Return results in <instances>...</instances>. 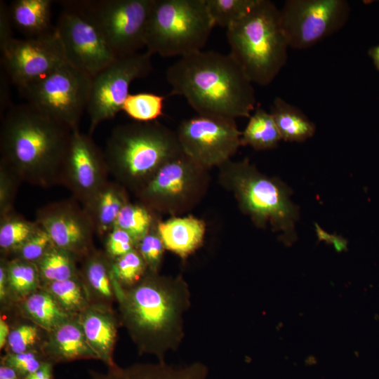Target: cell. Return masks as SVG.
Wrapping results in <instances>:
<instances>
[{
  "mask_svg": "<svg viewBox=\"0 0 379 379\" xmlns=\"http://www.w3.org/2000/svg\"><path fill=\"white\" fill-rule=\"evenodd\" d=\"M10 79L6 73L3 71V74H1V111L4 110L5 108L8 106V80Z\"/></svg>",
  "mask_w": 379,
  "mask_h": 379,
  "instance_id": "45",
  "label": "cell"
},
{
  "mask_svg": "<svg viewBox=\"0 0 379 379\" xmlns=\"http://www.w3.org/2000/svg\"><path fill=\"white\" fill-rule=\"evenodd\" d=\"M279 11L289 47L305 49L342 29L350 6L345 0H287Z\"/></svg>",
  "mask_w": 379,
  "mask_h": 379,
  "instance_id": "11",
  "label": "cell"
},
{
  "mask_svg": "<svg viewBox=\"0 0 379 379\" xmlns=\"http://www.w3.org/2000/svg\"><path fill=\"white\" fill-rule=\"evenodd\" d=\"M4 259L10 300L20 302L41 288L36 263L18 258Z\"/></svg>",
  "mask_w": 379,
  "mask_h": 379,
  "instance_id": "27",
  "label": "cell"
},
{
  "mask_svg": "<svg viewBox=\"0 0 379 379\" xmlns=\"http://www.w3.org/2000/svg\"><path fill=\"white\" fill-rule=\"evenodd\" d=\"M159 234L166 250L187 258L203 244L205 222L193 215L172 216L157 222Z\"/></svg>",
  "mask_w": 379,
  "mask_h": 379,
  "instance_id": "21",
  "label": "cell"
},
{
  "mask_svg": "<svg viewBox=\"0 0 379 379\" xmlns=\"http://www.w3.org/2000/svg\"><path fill=\"white\" fill-rule=\"evenodd\" d=\"M227 29L230 55L252 83L270 84L286 65L289 47L280 11L269 0L252 8Z\"/></svg>",
  "mask_w": 379,
  "mask_h": 379,
  "instance_id": "6",
  "label": "cell"
},
{
  "mask_svg": "<svg viewBox=\"0 0 379 379\" xmlns=\"http://www.w3.org/2000/svg\"><path fill=\"white\" fill-rule=\"evenodd\" d=\"M120 324L127 331L140 354L165 361L175 351L184 333V315L190 306V291L182 276L147 272L135 285L114 284Z\"/></svg>",
  "mask_w": 379,
  "mask_h": 379,
  "instance_id": "1",
  "label": "cell"
},
{
  "mask_svg": "<svg viewBox=\"0 0 379 379\" xmlns=\"http://www.w3.org/2000/svg\"><path fill=\"white\" fill-rule=\"evenodd\" d=\"M36 221L27 220L13 211L0 218V248L1 252L12 254L38 229Z\"/></svg>",
  "mask_w": 379,
  "mask_h": 379,
  "instance_id": "31",
  "label": "cell"
},
{
  "mask_svg": "<svg viewBox=\"0 0 379 379\" xmlns=\"http://www.w3.org/2000/svg\"><path fill=\"white\" fill-rule=\"evenodd\" d=\"M83 260L79 276L91 304L112 307L116 300L112 260L105 251L95 249Z\"/></svg>",
  "mask_w": 379,
  "mask_h": 379,
  "instance_id": "22",
  "label": "cell"
},
{
  "mask_svg": "<svg viewBox=\"0 0 379 379\" xmlns=\"http://www.w3.org/2000/svg\"><path fill=\"white\" fill-rule=\"evenodd\" d=\"M77 317L86 340L98 359L107 367L115 365L114 351L120 322L112 307L91 304Z\"/></svg>",
  "mask_w": 379,
  "mask_h": 379,
  "instance_id": "18",
  "label": "cell"
},
{
  "mask_svg": "<svg viewBox=\"0 0 379 379\" xmlns=\"http://www.w3.org/2000/svg\"><path fill=\"white\" fill-rule=\"evenodd\" d=\"M165 98L164 96L153 93H130L121 111L137 122L154 121L164 114Z\"/></svg>",
  "mask_w": 379,
  "mask_h": 379,
  "instance_id": "33",
  "label": "cell"
},
{
  "mask_svg": "<svg viewBox=\"0 0 379 379\" xmlns=\"http://www.w3.org/2000/svg\"><path fill=\"white\" fill-rule=\"evenodd\" d=\"M1 54L4 71L19 88L67 62L55 29L36 37L13 38L1 50Z\"/></svg>",
  "mask_w": 379,
  "mask_h": 379,
  "instance_id": "16",
  "label": "cell"
},
{
  "mask_svg": "<svg viewBox=\"0 0 379 379\" xmlns=\"http://www.w3.org/2000/svg\"><path fill=\"white\" fill-rule=\"evenodd\" d=\"M181 153L176 133L157 121L117 126L104 151L109 173L134 194Z\"/></svg>",
  "mask_w": 379,
  "mask_h": 379,
  "instance_id": "4",
  "label": "cell"
},
{
  "mask_svg": "<svg viewBox=\"0 0 379 379\" xmlns=\"http://www.w3.org/2000/svg\"><path fill=\"white\" fill-rule=\"evenodd\" d=\"M105 238V253L112 261L136 247V243L133 237L124 230L116 227Z\"/></svg>",
  "mask_w": 379,
  "mask_h": 379,
  "instance_id": "41",
  "label": "cell"
},
{
  "mask_svg": "<svg viewBox=\"0 0 379 379\" xmlns=\"http://www.w3.org/2000/svg\"><path fill=\"white\" fill-rule=\"evenodd\" d=\"M208 368L199 361L173 366L165 361L138 363L126 367L117 364L102 372L90 371L89 379H206Z\"/></svg>",
  "mask_w": 379,
  "mask_h": 379,
  "instance_id": "20",
  "label": "cell"
},
{
  "mask_svg": "<svg viewBox=\"0 0 379 379\" xmlns=\"http://www.w3.org/2000/svg\"><path fill=\"white\" fill-rule=\"evenodd\" d=\"M151 57L145 51L117 58L92 78L86 109L90 119L89 135L100 123L114 118L121 111L130 95L131 83L151 72Z\"/></svg>",
  "mask_w": 379,
  "mask_h": 379,
  "instance_id": "12",
  "label": "cell"
},
{
  "mask_svg": "<svg viewBox=\"0 0 379 379\" xmlns=\"http://www.w3.org/2000/svg\"><path fill=\"white\" fill-rule=\"evenodd\" d=\"M114 282L131 287L140 281L147 272V265L136 248L112 261Z\"/></svg>",
  "mask_w": 379,
  "mask_h": 379,
  "instance_id": "34",
  "label": "cell"
},
{
  "mask_svg": "<svg viewBox=\"0 0 379 379\" xmlns=\"http://www.w3.org/2000/svg\"><path fill=\"white\" fill-rule=\"evenodd\" d=\"M171 95H180L198 114L234 119L255 108L253 83L230 54L199 51L169 66Z\"/></svg>",
  "mask_w": 379,
  "mask_h": 379,
  "instance_id": "2",
  "label": "cell"
},
{
  "mask_svg": "<svg viewBox=\"0 0 379 379\" xmlns=\"http://www.w3.org/2000/svg\"><path fill=\"white\" fill-rule=\"evenodd\" d=\"M41 352L55 364L79 359H98L85 337L78 317H70L47 332Z\"/></svg>",
  "mask_w": 379,
  "mask_h": 379,
  "instance_id": "19",
  "label": "cell"
},
{
  "mask_svg": "<svg viewBox=\"0 0 379 379\" xmlns=\"http://www.w3.org/2000/svg\"><path fill=\"white\" fill-rule=\"evenodd\" d=\"M21 182L13 171L0 162V218L14 211V201Z\"/></svg>",
  "mask_w": 379,
  "mask_h": 379,
  "instance_id": "39",
  "label": "cell"
},
{
  "mask_svg": "<svg viewBox=\"0 0 379 379\" xmlns=\"http://www.w3.org/2000/svg\"><path fill=\"white\" fill-rule=\"evenodd\" d=\"M20 303L22 314L46 332L52 331L70 317L41 286Z\"/></svg>",
  "mask_w": 379,
  "mask_h": 379,
  "instance_id": "26",
  "label": "cell"
},
{
  "mask_svg": "<svg viewBox=\"0 0 379 379\" xmlns=\"http://www.w3.org/2000/svg\"><path fill=\"white\" fill-rule=\"evenodd\" d=\"M368 54L372 59L375 69L379 71V44L370 48Z\"/></svg>",
  "mask_w": 379,
  "mask_h": 379,
  "instance_id": "48",
  "label": "cell"
},
{
  "mask_svg": "<svg viewBox=\"0 0 379 379\" xmlns=\"http://www.w3.org/2000/svg\"><path fill=\"white\" fill-rule=\"evenodd\" d=\"M10 328L8 324L4 320V318L0 319V349L2 350L6 347L8 335L10 333Z\"/></svg>",
  "mask_w": 379,
  "mask_h": 379,
  "instance_id": "47",
  "label": "cell"
},
{
  "mask_svg": "<svg viewBox=\"0 0 379 379\" xmlns=\"http://www.w3.org/2000/svg\"><path fill=\"white\" fill-rule=\"evenodd\" d=\"M214 26L206 0H154L145 34L146 51L180 58L201 51Z\"/></svg>",
  "mask_w": 379,
  "mask_h": 379,
  "instance_id": "7",
  "label": "cell"
},
{
  "mask_svg": "<svg viewBox=\"0 0 379 379\" xmlns=\"http://www.w3.org/2000/svg\"><path fill=\"white\" fill-rule=\"evenodd\" d=\"M53 364L46 361L37 371L29 374L25 379H53Z\"/></svg>",
  "mask_w": 379,
  "mask_h": 379,
  "instance_id": "44",
  "label": "cell"
},
{
  "mask_svg": "<svg viewBox=\"0 0 379 379\" xmlns=\"http://www.w3.org/2000/svg\"><path fill=\"white\" fill-rule=\"evenodd\" d=\"M282 140L274 121L270 114L261 107L255 109L241 132V145H249L255 150L276 147Z\"/></svg>",
  "mask_w": 379,
  "mask_h": 379,
  "instance_id": "28",
  "label": "cell"
},
{
  "mask_svg": "<svg viewBox=\"0 0 379 379\" xmlns=\"http://www.w3.org/2000/svg\"><path fill=\"white\" fill-rule=\"evenodd\" d=\"M52 246L53 244L51 237L39 225L36 232L12 253V258H18L36 263Z\"/></svg>",
  "mask_w": 379,
  "mask_h": 379,
  "instance_id": "37",
  "label": "cell"
},
{
  "mask_svg": "<svg viewBox=\"0 0 379 379\" xmlns=\"http://www.w3.org/2000/svg\"><path fill=\"white\" fill-rule=\"evenodd\" d=\"M218 168L220 183L233 194L240 210L255 225L265 228L270 224L274 231L281 232L280 239L285 244H292L299 210L291 201V188L280 179L260 173L247 159H230Z\"/></svg>",
  "mask_w": 379,
  "mask_h": 379,
  "instance_id": "5",
  "label": "cell"
},
{
  "mask_svg": "<svg viewBox=\"0 0 379 379\" xmlns=\"http://www.w3.org/2000/svg\"><path fill=\"white\" fill-rule=\"evenodd\" d=\"M91 81V77L65 62L19 88L28 104L74 130L79 128L87 109Z\"/></svg>",
  "mask_w": 379,
  "mask_h": 379,
  "instance_id": "9",
  "label": "cell"
},
{
  "mask_svg": "<svg viewBox=\"0 0 379 379\" xmlns=\"http://www.w3.org/2000/svg\"><path fill=\"white\" fill-rule=\"evenodd\" d=\"M77 258L69 252L52 246L36 263L41 285L66 280L79 275Z\"/></svg>",
  "mask_w": 379,
  "mask_h": 379,
  "instance_id": "30",
  "label": "cell"
},
{
  "mask_svg": "<svg viewBox=\"0 0 379 379\" xmlns=\"http://www.w3.org/2000/svg\"><path fill=\"white\" fill-rule=\"evenodd\" d=\"M157 219L156 213L143 204L128 201L119 212L114 227L128 233L137 245Z\"/></svg>",
  "mask_w": 379,
  "mask_h": 379,
  "instance_id": "32",
  "label": "cell"
},
{
  "mask_svg": "<svg viewBox=\"0 0 379 379\" xmlns=\"http://www.w3.org/2000/svg\"><path fill=\"white\" fill-rule=\"evenodd\" d=\"M109 173L104 152L91 135L72 131L63 161L60 185L65 186L83 207L108 181Z\"/></svg>",
  "mask_w": 379,
  "mask_h": 379,
  "instance_id": "15",
  "label": "cell"
},
{
  "mask_svg": "<svg viewBox=\"0 0 379 379\" xmlns=\"http://www.w3.org/2000/svg\"><path fill=\"white\" fill-rule=\"evenodd\" d=\"M0 379H24L13 368L1 363Z\"/></svg>",
  "mask_w": 379,
  "mask_h": 379,
  "instance_id": "46",
  "label": "cell"
},
{
  "mask_svg": "<svg viewBox=\"0 0 379 379\" xmlns=\"http://www.w3.org/2000/svg\"><path fill=\"white\" fill-rule=\"evenodd\" d=\"M182 152L201 167H219L236 153L241 132L234 119L200 115L185 119L175 132Z\"/></svg>",
  "mask_w": 379,
  "mask_h": 379,
  "instance_id": "13",
  "label": "cell"
},
{
  "mask_svg": "<svg viewBox=\"0 0 379 379\" xmlns=\"http://www.w3.org/2000/svg\"><path fill=\"white\" fill-rule=\"evenodd\" d=\"M154 0L70 1L95 23L115 57L138 52Z\"/></svg>",
  "mask_w": 379,
  "mask_h": 379,
  "instance_id": "10",
  "label": "cell"
},
{
  "mask_svg": "<svg viewBox=\"0 0 379 379\" xmlns=\"http://www.w3.org/2000/svg\"><path fill=\"white\" fill-rule=\"evenodd\" d=\"M70 317L78 316L90 305V300L80 276L41 285Z\"/></svg>",
  "mask_w": 379,
  "mask_h": 379,
  "instance_id": "29",
  "label": "cell"
},
{
  "mask_svg": "<svg viewBox=\"0 0 379 379\" xmlns=\"http://www.w3.org/2000/svg\"><path fill=\"white\" fill-rule=\"evenodd\" d=\"M127 190L118 182L108 180L84 207L95 234L102 237L114 228L122 208L128 202Z\"/></svg>",
  "mask_w": 379,
  "mask_h": 379,
  "instance_id": "23",
  "label": "cell"
},
{
  "mask_svg": "<svg viewBox=\"0 0 379 379\" xmlns=\"http://www.w3.org/2000/svg\"><path fill=\"white\" fill-rule=\"evenodd\" d=\"M46 361L43 354L32 350L21 353H7L1 358V363L11 367L25 379L29 374L37 371Z\"/></svg>",
  "mask_w": 379,
  "mask_h": 379,
  "instance_id": "40",
  "label": "cell"
},
{
  "mask_svg": "<svg viewBox=\"0 0 379 379\" xmlns=\"http://www.w3.org/2000/svg\"><path fill=\"white\" fill-rule=\"evenodd\" d=\"M39 327L34 324H19L11 330L6 347L8 353H21L34 350L39 341Z\"/></svg>",
  "mask_w": 379,
  "mask_h": 379,
  "instance_id": "38",
  "label": "cell"
},
{
  "mask_svg": "<svg viewBox=\"0 0 379 379\" xmlns=\"http://www.w3.org/2000/svg\"><path fill=\"white\" fill-rule=\"evenodd\" d=\"M159 220L158 218L135 247L144 259L147 270L152 272H159L166 249L158 232L157 222Z\"/></svg>",
  "mask_w": 379,
  "mask_h": 379,
  "instance_id": "36",
  "label": "cell"
},
{
  "mask_svg": "<svg viewBox=\"0 0 379 379\" xmlns=\"http://www.w3.org/2000/svg\"><path fill=\"white\" fill-rule=\"evenodd\" d=\"M51 0H16L9 7L13 25L28 37L53 32Z\"/></svg>",
  "mask_w": 379,
  "mask_h": 379,
  "instance_id": "24",
  "label": "cell"
},
{
  "mask_svg": "<svg viewBox=\"0 0 379 379\" xmlns=\"http://www.w3.org/2000/svg\"><path fill=\"white\" fill-rule=\"evenodd\" d=\"M62 2L65 8L55 27L66 61L93 78L117 58L91 19L69 1Z\"/></svg>",
  "mask_w": 379,
  "mask_h": 379,
  "instance_id": "14",
  "label": "cell"
},
{
  "mask_svg": "<svg viewBox=\"0 0 379 379\" xmlns=\"http://www.w3.org/2000/svg\"><path fill=\"white\" fill-rule=\"evenodd\" d=\"M10 300L7 286L6 270L5 260H1L0 264V301L1 304L5 305Z\"/></svg>",
  "mask_w": 379,
  "mask_h": 379,
  "instance_id": "43",
  "label": "cell"
},
{
  "mask_svg": "<svg viewBox=\"0 0 379 379\" xmlns=\"http://www.w3.org/2000/svg\"><path fill=\"white\" fill-rule=\"evenodd\" d=\"M256 0H206L208 13L214 25L227 29L241 18Z\"/></svg>",
  "mask_w": 379,
  "mask_h": 379,
  "instance_id": "35",
  "label": "cell"
},
{
  "mask_svg": "<svg viewBox=\"0 0 379 379\" xmlns=\"http://www.w3.org/2000/svg\"><path fill=\"white\" fill-rule=\"evenodd\" d=\"M270 113L285 141L304 142L315 133V124L300 109L280 97L274 100Z\"/></svg>",
  "mask_w": 379,
  "mask_h": 379,
  "instance_id": "25",
  "label": "cell"
},
{
  "mask_svg": "<svg viewBox=\"0 0 379 379\" xmlns=\"http://www.w3.org/2000/svg\"><path fill=\"white\" fill-rule=\"evenodd\" d=\"M72 131L27 103L11 107L0 133V162L30 185H60Z\"/></svg>",
  "mask_w": 379,
  "mask_h": 379,
  "instance_id": "3",
  "label": "cell"
},
{
  "mask_svg": "<svg viewBox=\"0 0 379 379\" xmlns=\"http://www.w3.org/2000/svg\"><path fill=\"white\" fill-rule=\"evenodd\" d=\"M74 198L50 203L36 211V222L49 235L54 246L77 258L93 252L95 231L82 206Z\"/></svg>",
  "mask_w": 379,
  "mask_h": 379,
  "instance_id": "17",
  "label": "cell"
},
{
  "mask_svg": "<svg viewBox=\"0 0 379 379\" xmlns=\"http://www.w3.org/2000/svg\"><path fill=\"white\" fill-rule=\"evenodd\" d=\"M208 171L182 152L166 162L135 195L155 213L179 216L206 194Z\"/></svg>",
  "mask_w": 379,
  "mask_h": 379,
  "instance_id": "8",
  "label": "cell"
},
{
  "mask_svg": "<svg viewBox=\"0 0 379 379\" xmlns=\"http://www.w3.org/2000/svg\"><path fill=\"white\" fill-rule=\"evenodd\" d=\"M13 22L10 9L5 2L0 3V48L2 50L14 37L12 34Z\"/></svg>",
  "mask_w": 379,
  "mask_h": 379,
  "instance_id": "42",
  "label": "cell"
}]
</instances>
